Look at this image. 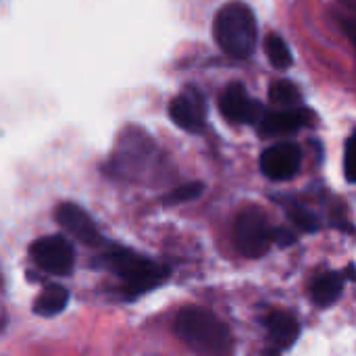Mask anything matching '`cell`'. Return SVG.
Listing matches in <instances>:
<instances>
[{
  "instance_id": "cell-13",
  "label": "cell",
  "mask_w": 356,
  "mask_h": 356,
  "mask_svg": "<svg viewBox=\"0 0 356 356\" xmlns=\"http://www.w3.org/2000/svg\"><path fill=\"white\" fill-rule=\"evenodd\" d=\"M69 292L63 286H46V290L33 302V313L40 317H56L65 311Z\"/></svg>"
},
{
  "instance_id": "cell-7",
  "label": "cell",
  "mask_w": 356,
  "mask_h": 356,
  "mask_svg": "<svg viewBox=\"0 0 356 356\" xmlns=\"http://www.w3.org/2000/svg\"><path fill=\"white\" fill-rule=\"evenodd\" d=\"M219 108L229 121L244 123V125L261 123V119L267 113L261 102H257L248 96L246 88L240 81H234L225 88V92L221 94V100H219Z\"/></svg>"
},
{
  "instance_id": "cell-8",
  "label": "cell",
  "mask_w": 356,
  "mask_h": 356,
  "mask_svg": "<svg viewBox=\"0 0 356 356\" xmlns=\"http://www.w3.org/2000/svg\"><path fill=\"white\" fill-rule=\"evenodd\" d=\"M54 217H56L58 225L67 234H71L77 242H81L86 246H98V244H102V236H100L94 219L81 207H77L73 202H63L54 211Z\"/></svg>"
},
{
  "instance_id": "cell-12",
  "label": "cell",
  "mask_w": 356,
  "mask_h": 356,
  "mask_svg": "<svg viewBox=\"0 0 356 356\" xmlns=\"http://www.w3.org/2000/svg\"><path fill=\"white\" fill-rule=\"evenodd\" d=\"M342 290H344L342 273H325L313 282L311 296H313V302L317 307H330L342 296Z\"/></svg>"
},
{
  "instance_id": "cell-17",
  "label": "cell",
  "mask_w": 356,
  "mask_h": 356,
  "mask_svg": "<svg viewBox=\"0 0 356 356\" xmlns=\"http://www.w3.org/2000/svg\"><path fill=\"white\" fill-rule=\"evenodd\" d=\"M288 215H290L292 223L296 227H300L302 232H317L319 229V219L302 207H288Z\"/></svg>"
},
{
  "instance_id": "cell-2",
  "label": "cell",
  "mask_w": 356,
  "mask_h": 356,
  "mask_svg": "<svg viewBox=\"0 0 356 356\" xmlns=\"http://www.w3.org/2000/svg\"><path fill=\"white\" fill-rule=\"evenodd\" d=\"M215 42L232 58H248L259 40V25L252 8L246 2L232 0L223 4L213 23Z\"/></svg>"
},
{
  "instance_id": "cell-10",
  "label": "cell",
  "mask_w": 356,
  "mask_h": 356,
  "mask_svg": "<svg viewBox=\"0 0 356 356\" xmlns=\"http://www.w3.org/2000/svg\"><path fill=\"white\" fill-rule=\"evenodd\" d=\"M313 121V113L305 106H292L277 113H265L259 127L265 138L269 136H282V134H294L302 127H307Z\"/></svg>"
},
{
  "instance_id": "cell-5",
  "label": "cell",
  "mask_w": 356,
  "mask_h": 356,
  "mask_svg": "<svg viewBox=\"0 0 356 356\" xmlns=\"http://www.w3.org/2000/svg\"><path fill=\"white\" fill-rule=\"evenodd\" d=\"M31 261L50 275H69L75 265V250L65 236H44L29 246Z\"/></svg>"
},
{
  "instance_id": "cell-3",
  "label": "cell",
  "mask_w": 356,
  "mask_h": 356,
  "mask_svg": "<svg viewBox=\"0 0 356 356\" xmlns=\"http://www.w3.org/2000/svg\"><path fill=\"white\" fill-rule=\"evenodd\" d=\"M104 267L111 269L117 277L123 280L125 290L131 296L146 294L154 288H159L167 277L169 269L152 263L146 257H140L125 248H113L104 254Z\"/></svg>"
},
{
  "instance_id": "cell-20",
  "label": "cell",
  "mask_w": 356,
  "mask_h": 356,
  "mask_svg": "<svg viewBox=\"0 0 356 356\" xmlns=\"http://www.w3.org/2000/svg\"><path fill=\"white\" fill-rule=\"evenodd\" d=\"M4 323H6V319H4V317H0V332H2V327H4Z\"/></svg>"
},
{
  "instance_id": "cell-1",
  "label": "cell",
  "mask_w": 356,
  "mask_h": 356,
  "mask_svg": "<svg viewBox=\"0 0 356 356\" xmlns=\"http://www.w3.org/2000/svg\"><path fill=\"white\" fill-rule=\"evenodd\" d=\"M175 332L198 356H229L234 350L229 327L211 311L200 307L181 309L175 317Z\"/></svg>"
},
{
  "instance_id": "cell-4",
  "label": "cell",
  "mask_w": 356,
  "mask_h": 356,
  "mask_svg": "<svg viewBox=\"0 0 356 356\" xmlns=\"http://www.w3.org/2000/svg\"><path fill=\"white\" fill-rule=\"evenodd\" d=\"M234 240L238 250L248 259H259L267 254L271 246V229L261 211L248 209L240 213L234 227Z\"/></svg>"
},
{
  "instance_id": "cell-9",
  "label": "cell",
  "mask_w": 356,
  "mask_h": 356,
  "mask_svg": "<svg viewBox=\"0 0 356 356\" xmlns=\"http://www.w3.org/2000/svg\"><path fill=\"white\" fill-rule=\"evenodd\" d=\"M204 98L198 90L188 88L169 104L171 121L184 131H200L204 125Z\"/></svg>"
},
{
  "instance_id": "cell-14",
  "label": "cell",
  "mask_w": 356,
  "mask_h": 356,
  "mask_svg": "<svg viewBox=\"0 0 356 356\" xmlns=\"http://www.w3.org/2000/svg\"><path fill=\"white\" fill-rule=\"evenodd\" d=\"M265 54L269 63L277 69H286L292 65V52L286 44V40L280 33H269L265 40Z\"/></svg>"
},
{
  "instance_id": "cell-15",
  "label": "cell",
  "mask_w": 356,
  "mask_h": 356,
  "mask_svg": "<svg viewBox=\"0 0 356 356\" xmlns=\"http://www.w3.org/2000/svg\"><path fill=\"white\" fill-rule=\"evenodd\" d=\"M269 100L275 102L277 106L292 108V106H298V104H300L302 94H300V90H298L296 83L284 79V81H275V83L269 88Z\"/></svg>"
},
{
  "instance_id": "cell-18",
  "label": "cell",
  "mask_w": 356,
  "mask_h": 356,
  "mask_svg": "<svg viewBox=\"0 0 356 356\" xmlns=\"http://www.w3.org/2000/svg\"><path fill=\"white\" fill-rule=\"evenodd\" d=\"M355 136H350L344 148V173L350 184H355Z\"/></svg>"
},
{
  "instance_id": "cell-19",
  "label": "cell",
  "mask_w": 356,
  "mask_h": 356,
  "mask_svg": "<svg viewBox=\"0 0 356 356\" xmlns=\"http://www.w3.org/2000/svg\"><path fill=\"white\" fill-rule=\"evenodd\" d=\"M271 242H275L282 248H288V246L296 244V236L290 229H286V227H277V229L271 232Z\"/></svg>"
},
{
  "instance_id": "cell-16",
  "label": "cell",
  "mask_w": 356,
  "mask_h": 356,
  "mask_svg": "<svg viewBox=\"0 0 356 356\" xmlns=\"http://www.w3.org/2000/svg\"><path fill=\"white\" fill-rule=\"evenodd\" d=\"M202 192H204V184H202V181L184 184V186L175 188L173 192H169V194L163 198V204H167V207H171V204H184V202L196 200Z\"/></svg>"
},
{
  "instance_id": "cell-6",
  "label": "cell",
  "mask_w": 356,
  "mask_h": 356,
  "mask_svg": "<svg viewBox=\"0 0 356 356\" xmlns=\"http://www.w3.org/2000/svg\"><path fill=\"white\" fill-rule=\"evenodd\" d=\"M302 163V150L296 142H280L261 154V171L273 181L292 179Z\"/></svg>"
},
{
  "instance_id": "cell-11",
  "label": "cell",
  "mask_w": 356,
  "mask_h": 356,
  "mask_svg": "<svg viewBox=\"0 0 356 356\" xmlns=\"http://www.w3.org/2000/svg\"><path fill=\"white\" fill-rule=\"evenodd\" d=\"M265 327H267V334H269L271 350L277 353V355H280L282 350L292 348L294 342L298 340V334H300L298 321H296L292 315L282 313V311L271 313V315L265 319Z\"/></svg>"
}]
</instances>
